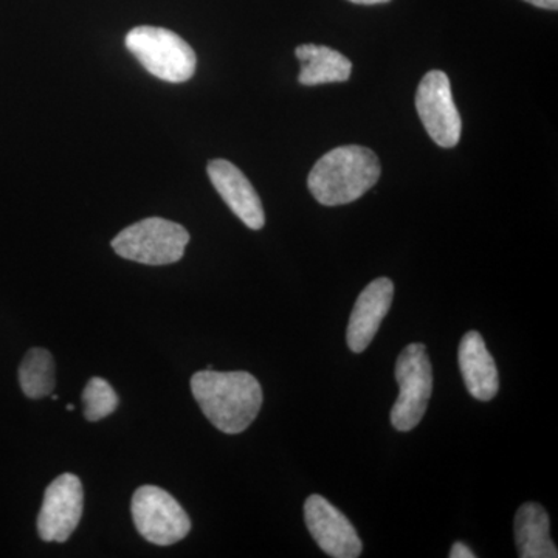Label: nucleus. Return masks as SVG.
<instances>
[{
    "mask_svg": "<svg viewBox=\"0 0 558 558\" xmlns=\"http://www.w3.org/2000/svg\"><path fill=\"white\" fill-rule=\"evenodd\" d=\"M191 391L208 421L227 435L245 432L263 407V388L245 371H201L191 379Z\"/></svg>",
    "mask_w": 558,
    "mask_h": 558,
    "instance_id": "nucleus-1",
    "label": "nucleus"
},
{
    "mask_svg": "<svg viewBox=\"0 0 558 558\" xmlns=\"http://www.w3.org/2000/svg\"><path fill=\"white\" fill-rule=\"evenodd\" d=\"M379 157L365 146H340L326 153L312 168L307 186L325 207L360 199L380 179Z\"/></svg>",
    "mask_w": 558,
    "mask_h": 558,
    "instance_id": "nucleus-2",
    "label": "nucleus"
},
{
    "mask_svg": "<svg viewBox=\"0 0 558 558\" xmlns=\"http://www.w3.org/2000/svg\"><path fill=\"white\" fill-rule=\"evenodd\" d=\"M126 47L146 72L167 83H186L196 72L193 47L168 28L150 25L132 28L126 36Z\"/></svg>",
    "mask_w": 558,
    "mask_h": 558,
    "instance_id": "nucleus-3",
    "label": "nucleus"
},
{
    "mask_svg": "<svg viewBox=\"0 0 558 558\" xmlns=\"http://www.w3.org/2000/svg\"><path fill=\"white\" fill-rule=\"evenodd\" d=\"M190 233L178 222L148 218L121 230L112 241V248L121 258L145 264L168 266L183 258Z\"/></svg>",
    "mask_w": 558,
    "mask_h": 558,
    "instance_id": "nucleus-4",
    "label": "nucleus"
},
{
    "mask_svg": "<svg viewBox=\"0 0 558 558\" xmlns=\"http://www.w3.org/2000/svg\"><path fill=\"white\" fill-rule=\"evenodd\" d=\"M399 398L391 410V424L398 432H411L421 424L433 391V369L427 348L411 343L396 363Z\"/></svg>",
    "mask_w": 558,
    "mask_h": 558,
    "instance_id": "nucleus-5",
    "label": "nucleus"
},
{
    "mask_svg": "<svg viewBox=\"0 0 558 558\" xmlns=\"http://www.w3.org/2000/svg\"><path fill=\"white\" fill-rule=\"evenodd\" d=\"M131 510L138 534L153 545L171 546L190 534L189 513L163 488H137L132 497Z\"/></svg>",
    "mask_w": 558,
    "mask_h": 558,
    "instance_id": "nucleus-6",
    "label": "nucleus"
},
{
    "mask_svg": "<svg viewBox=\"0 0 558 558\" xmlns=\"http://www.w3.org/2000/svg\"><path fill=\"white\" fill-rule=\"evenodd\" d=\"M418 119L440 148H454L461 138L462 121L449 76L442 70H432L418 83L416 94Z\"/></svg>",
    "mask_w": 558,
    "mask_h": 558,
    "instance_id": "nucleus-7",
    "label": "nucleus"
},
{
    "mask_svg": "<svg viewBox=\"0 0 558 558\" xmlns=\"http://www.w3.org/2000/svg\"><path fill=\"white\" fill-rule=\"evenodd\" d=\"M84 509L83 484L64 473L47 487L38 517V534L44 542H68L78 527Z\"/></svg>",
    "mask_w": 558,
    "mask_h": 558,
    "instance_id": "nucleus-8",
    "label": "nucleus"
},
{
    "mask_svg": "<svg viewBox=\"0 0 558 558\" xmlns=\"http://www.w3.org/2000/svg\"><path fill=\"white\" fill-rule=\"evenodd\" d=\"M304 520L312 538L326 556L357 558L363 545L351 521L322 495H311L304 502Z\"/></svg>",
    "mask_w": 558,
    "mask_h": 558,
    "instance_id": "nucleus-9",
    "label": "nucleus"
},
{
    "mask_svg": "<svg viewBox=\"0 0 558 558\" xmlns=\"http://www.w3.org/2000/svg\"><path fill=\"white\" fill-rule=\"evenodd\" d=\"M208 178L219 196L231 211L248 227L260 230L266 223L263 202L244 172L229 160H211L207 167Z\"/></svg>",
    "mask_w": 558,
    "mask_h": 558,
    "instance_id": "nucleus-10",
    "label": "nucleus"
},
{
    "mask_svg": "<svg viewBox=\"0 0 558 558\" xmlns=\"http://www.w3.org/2000/svg\"><path fill=\"white\" fill-rule=\"evenodd\" d=\"M395 284L391 279L377 278L360 293L349 318L347 341L355 354L365 351L374 340L384 318L391 310Z\"/></svg>",
    "mask_w": 558,
    "mask_h": 558,
    "instance_id": "nucleus-11",
    "label": "nucleus"
},
{
    "mask_svg": "<svg viewBox=\"0 0 558 558\" xmlns=\"http://www.w3.org/2000/svg\"><path fill=\"white\" fill-rule=\"evenodd\" d=\"M459 368L470 395L481 402H488L498 395L499 377L497 365L487 351L483 336L470 330L462 337L458 351Z\"/></svg>",
    "mask_w": 558,
    "mask_h": 558,
    "instance_id": "nucleus-12",
    "label": "nucleus"
},
{
    "mask_svg": "<svg viewBox=\"0 0 558 558\" xmlns=\"http://www.w3.org/2000/svg\"><path fill=\"white\" fill-rule=\"evenodd\" d=\"M295 54L301 62L299 81L303 86L344 83L351 78V61L330 47L303 44L296 47Z\"/></svg>",
    "mask_w": 558,
    "mask_h": 558,
    "instance_id": "nucleus-13",
    "label": "nucleus"
},
{
    "mask_svg": "<svg viewBox=\"0 0 558 558\" xmlns=\"http://www.w3.org/2000/svg\"><path fill=\"white\" fill-rule=\"evenodd\" d=\"M515 543L521 558H557V546L550 538L548 512L537 502L521 506L515 515Z\"/></svg>",
    "mask_w": 558,
    "mask_h": 558,
    "instance_id": "nucleus-14",
    "label": "nucleus"
},
{
    "mask_svg": "<svg viewBox=\"0 0 558 558\" xmlns=\"http://www.w3.org/2000/svg\"><path fill=\"white\" fill-rule=\"evenodd\" d=\"M20 384L27 398L43 399L54 389V362L47 349L33 348L20 366Z\"/></svg>",
    "mask_w": 558,
    "mask_h": 558,
    "instance_id": "nucleus-15",
    "label": "nucleus"
},
{
    "mask_svg": "<svg viewBox=\"0 0 558 558\" xmlns=\"http://www.w3.org/2000/svg\"><path fill=\"white\" fill-rule=\"evenodd\" d=\"M83 403L84 416L87 421L97 422L110 416L119 409V396L108 380L92 377L84 388Z\"/></svg>",
    "mask_w": 558,
    "mask_h": 558,
    "instance_id": "nucleus-16",
    "label": "nucleus"
},
{
    "mask_svg": "<svg viewBox=\"0 0 558 558\" xmlns=\"http://www.w3.org/2000/svg\"><path fill=\"white\" fill-rule=\"evenodd\" d=\"M475 554L472 553V549L469 546H465L462 542L454 543L451 546L450 558H475Z\"/></svg>",
    "mask_w": 558,
    "mask_h": 558,
    "instance_id": "nucleus-17",
    "label": "nucleus"
},
{
    "mask_svg": "<svg viewBox=\"0 0 558 558\" xmlns=\"http://www.w3.org/2000/svg\"><path fill=\"white\" fill-rule=\"evenodd\" d=\"M524 2L531 3V5L538 7L543 10H558V0H524Z\"/></svg>",
    "mask_w": 558,
    "mask_h": 558,
    "instance_id": "nucleus-18",
    "label": "nucleus"
},
{
    "mask_svg": "<svg viewBox=\"0 0 558 558\" xmlns=\"http://www.w3.org/2000/svg\"><path fill=\"white\" fill-rule=\"evenodd\" d=\"M348 2L357 3V5H379V3H388L391 0H348Z\"/></svg>",
    "mask_w": 558,
    "mask_h": 558,
    "instance_id": "nucleus-19",
    "label": "nucleus"
},
{
    "mask_svg": "<svg viewBox=\"0 0 558 558\" xmlns=\"http://www.w3.org/2000/svg\"><path fill=\"white\" fill-rule=\"evenodd\" d=\"M68 410H69V411H73V410H75V407H73V405H72V403H69V405H68Z\"/></svg>",
    "mask_w": 558,
    "mask_h": 558,
    "instance_id": "nucleus-20",
    "label": "nucleus"
}]
</instances>
